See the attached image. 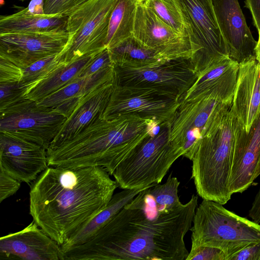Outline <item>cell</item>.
I'll return each mask as SVG.
<instances>
[{"label":"cell","mask_w":260,"mask_h":260,"mask_svg":"<svg viewBox=\"0 0 260 260\" xmlns=\"http://www.w3.org/2000/svg\"><path fill=\"white\" fill-rule=\"evenodd\" d=\"M113 87V80L97 87L87 94L67 118L50 145L74 137L98 118L102 117Z\"/></svg>","instance_id":"7402d4cb"},{"label":"cell","mask_w":260,"mask_h":260,"mask_svg":"<svg viewBox=\"0 0 260 260\" xmlns=\"http://www.w3.org/2000/svg\"><path fill=\"white\" fill-rule=\"evenodd\" d=\"M98 53L84 56L69 63H64L47 78L27 91L25 96L37 103L64 87L79 77L82 71Z\"/></svg>","instance_id":"484cf974"},{"label":"cell","mask_w":260,"mask_h":260,"mask_svg":"<svg viewBox=\"0 0 260 260\" xmlns=\"http://www.w3.org/2000/svg\"><path fill=\"white\" fill-rule=\"evenodd\" d=\"M18 83L0 84V118L21 112L37 105L25 95Z\"/></svg>","instance_id":"f1b7e54d"},{"label":"cell","mask_w":260,"mask_h":260,"mask_svg":"<svg viewBox=\"0 0 260 260\" xmlns=\"http://www.w3.org/2000/svg\"><path fill=\"white\" fill-rule=\"evenodd\" d=\"M226 260H260V243L247 246L228 257Z\"/></svg>","instance_id":"8d00e7d4"},{"label":"cell","mask_w":260,"mask_h":260,"mask_svg":"<svg viewBox=\"0 0 260 260\" xmlns=\"http://www.w3.org/2000/svg\"><path fill=\"white\" fill-rule=\"evenodd\" d=\"M182 153L169 140V122L146 138L116 167L112 176L122 189L145 188L159 183Z\"/></svg>","instance_id":"8992f818"},{"label":"cell","mask_w":260,"mask_h":260,"mask_svg":"<svg viewBox=\"0 0 260 260\" xmlns=\"http://www.w3.org/2000/svg\"><path fill=\"white\" fill-rule=\"evenodd\" d=\"M260 175V161L257 167L255 173V178H256Z\"/></svg>","instance_id":"b9f144b4"},{"label":"cell","mask_w":260,"mask_h":260,"mask_svg":"<svg viewBox=\"0 0 260 260\" xmlns=\"http://www.w3.org/2000/svg\"><path fill=\"white\" fill-rule=\"evenodd\" d=\"M222 105H229L212 96L197 101H180L169 121V140L183 156L192 160L209 118Z\"/></svg>","instance_id":"8fae6325"},{"label":"cell","mask_w":260,"mask_h":260,"mask_svg":"<svg viewBox=\"0 0 260 260\" xmlns=\"http://www.w3.org/2000/svg\"><path fill=\"white\" fill-rule=\"evenodd\" d=\"M89 0H44L46 15H62L69 16Z\"/></svg>","instance_id":"1f68e13d"},{"label":"cell","mask_w":260,"mask_h":260,"mask_svg":"<svg viewBox=\"0 0 260 260\" xmlns=\"http://www.w3.org/2000/svg\"><path fill=\"white\" fill-rule=\"evenodd\" d=\"M143 3L175 30L180 34H187L183 15L177 0H144Z\"/></svg>","instance_id":"4dcf8cb0"},{"label":"cell","mask_w":260,"mask_h":260,"mask_svg":"<svg viewBox=\"0 0 260 260\" xmlns=\"http://www.w3.org/2000/svg\"><path fill=\"white\" fill-rule=\"evenodd\" d=\"M160 124L134 116L98 118L74 137L47 149L49 167L100 166L112 175L136 147L155 134Z\"/></svg>","instance_id":"3957f363"},{"label":"cell","mask_w":260,"mask_h":260,"mask_svg":"<svg viewBox=\"0 0 260 260\" xmlns=\"http://www.w3.org/2000/svg\"><path fill=\"white\" fill-rule=\"evenodd\" d=\"M68 39L66 29L0 34V56L24 69L38 60L59 54Z\"/></svg>","instance_id":"4fadbf2b"},{"label":"cell","mask_w":260,"mask_h":260,"mask_svg":"<svg viewBox=\"0 0 260 260\" xmlns=\"http://www.w3.org/2000/svg\"><path fill=\"white\" fill-rule=\"evenodd\" d=\"M64 63H66L58 58V54L38 60L23 69V78L19 84L25 89L26 93Z\"/></svg>","instance_id":"f546056e"},{"label":"cell","mask_w":260,"mask_h":260,"mask_svg":"<svg viewBox=\"0 0 260 260\" xmlns=\"http://www.w3.org/2000/svg\"><path fill=\"white\" fill-rule=\"evenodd\" d=\"M245 7L249 10L253 25L260 36V0H245Z\"/></svg>","instance_id":"74e56055"},{"label":"cell","mask_w":260,"mask_h":260,"mask_svg":"<svg viewBox=\"0 0 260 260\" xmlns=\"http://www.w3.org/2000/svg\"><path fill=\"white\" fill-rule=\"evenodd\" d=\"M114 65L108 49L106 48L98 53L82 71L79 77L92 75L102 69Z\"/></svg>","instance_id":"836d02e7"},{"label":"cell","mask_w":260,"mask_h":260,"mask_svg":"<svg viewBox=\"0 0 260 260\" xmlns=\"http://www.w3.org/2000/svg\"><path fill=\"white\" fill-rule=\"evenodd\" d=\"M67 118L61 113L37 105L0 118V132L32 141L47 150Z\"/></svg>","instance_id":"2e32d148"},{"label":"cell","mask_w":260,"mask_h":260,"mask_svg":"<svg viewBox=\"0 0 260 260\" xmlns=\"http://www.w3.org/2000/svg\"><path fill=\"white\" fill-rule=\"evenodd\" d=\"M179 185L177 177L170 174L165 183L141 190L124 207L141 209L150 218L169 213L182 205L178 196Z\"/></svg>","instance_id":"603a6c76"},{"label":"cell","mask_w":260,"mask_h":260,"mask_svg":"<svg viewBox=\"0 0 260 260\" xmlns=\"http://www.w3.org/2000/svg\"><path fill=\"white\" fill-rule=\"evenodd\" d=\"M21 182L0 169V203L15 194Z\"/></svg>","instance_id":"d590c367"},{"label":"cell","mask_w":260,"mask_h":260,"mask_svg":"<svg viewBox=\"0 0 260 260\" xmlns=\"http://www.w3.org/2000/svg\"><path fill=\"white\" fill-rule=\"evenodd\" d=\"M143 2L137 7L133 36L167 60L190 58L192 52L188 35L180 34L168 25Z\"/></svg>","instance_id":"7c38bea8"},{"label":"cell","mask_w":260,"mask_h":260,"mask_svg":"<svg viewBox=\"0 0 260 260\" xmlns=\"http://www.w3.org/2000/svg\"><path fill=\"white\" fill-rule=\"evenodd\" d=\"M145 188L123 189V191L114 194L105 208L74 233L65 243L60 246L61 250L82 244L91 240L114 215Z\"/></svg>","instance_id":"d4e9b609"},{"label":"cell","mask_w":260,"mask_h":260,"mask_svg":"<svg viewBox=\"0 0 260 260\" xmlns=\"http://www.w3.org/2000/svg\"><path fill=\"white\" fill-rule=\"evenodd\" d=\"M23 76V69L0 56V84L19 83Z\"/></svg>","instance_id":"d6a6232c"},{"label":"cell","mask_w":260,"mask_h":260,"mask_svg":"<svg viewBox=\"0 0 260 260\" xmlns=\"http://www.w3.org/2000/svg\"><path fill=\"white\" fill-rule=\"evenodd\" d=\"M114 85L102 118L111 119L134 116L156 121L169 122L180 105V100L151 89Z\"/></svg>","instance_id":"30bf717a"},{"label":"cell","mask_w":260,"mask_h":260,"mask_svg":"<svg viewBox=\"0 0 260 260\" xmlns=\"http://www.w3.org/2000/svg\"><path fill=\"white\" fill-rule=\"evenodd\" d=\"M231 110L246 132L259 115L260 63L256 59L239 63Z\"/></svg>","instance_id":"d6986e66"},{"label":"cell","mask_w":260,"mask_h":260,"mask_svg":"<svg viewBox=\"0 0 260 260\" xmlns=\"http://www.w3.org/2000/svg\"><path fill=\"white\" fill-rule=\"evenodd\" d=\"M229 57L239 64L256 59L257 44L248 26L238 0H212Z\"/></svg>","instance_id":"9a60e30c"},{"label":"cell","mask_w":260,"mask_h":260,"mask_svg":"<svg viewBox=\"0 0 260 260\" xmlns=\"http://www.w3.org/2000/svg\"><path fill=\"white\" fill-rule=\"evenodd\" d=\"M68 17L62 15H34L25 8L13 14L1 16L0 34L64 30Z\"/></svg>","instance_id":"cb8c5ba5"},{"label":"cell","mask_w":260,"mask_h":260,"mask_svg":"<svg viewBox=\"0 0 260 260\" xmlns=\"http://www.w3.org/2000/svg\"><path fill=\"white\" fill-rule=\"evenodd\" d=\"M117 0H89L68 17V39L58 54L69 63L106 48L110 18Z\"/></svg>","instance_id":"ba28073f"},{"label":"cell","mask_w":260,"mask_h":260,"mask_svg":"<svg viewBox=\"0 0 260 260\" xmlns=\"http://www.w3.org/2000/svg\"><path fill=\"white\" fill-rule=\"evenodd\" d=\"M231 106L223 105L211 115L191 161V178L203 199L225 204L233 194L230 188L235 117Z\"/></svg>","instance_id":"277c9868"},{"label":"cell","mask_w":260,"mask_h":260,"mask_svg":"<svg viewBox=\"0 0 260 260\" xmlns=\"http://www.w3.org/2000/svg\"><path fill=\"white\" fill-rule=\"evenodd\" d=\"M118 187L102 167H48L30 184L29 214L61 246L106 207Z\"/></svg>","instance_id":"7a4b0ae2"},{"label":"cell","mask_w":260,"mask_h":260,"mask_svg":"<svg viewBox=\"0 0 260 260\" xmlns=\"http://www.w3.org/2000/svg\"><path fill=\"white\" fill-rule=\"evenodd\" d=\"M256 59L260 63V36H258V41L255 48Z\"/></svg>","instance_id":"60d3db41"},{"label":"cell","mask_w":260,"mask_h":260,"mask_svg":"<svg viewBox=\"0 0 260 260\" xmlns=\"http://www.w3.org/2000/svg\"><path fill=\"white\" fill-rule=\"evenodd\" d=\"M46 149L21 137L0 132V169L27 184L48 167Z\"/></svg>","instance_id":"5bb4252c"},{"label":"cell","mask_w":260,"mask_h":260,"mask_svg":"<svg viewBox=\"0 0 260 260\" xmlns=\"http://www.w3.org/2000/svg\"><path fill=\"white\" fill-rule=\"evenodd\" d=\"M198 196L155 218L123 207L89 241L62 250V260H186L184 237Z\"/></svg>","instance_id":"6da1fadb"},{"label":"cell","mask_w":260,"mask_h":260,"mask_svg":"<svg viewBox=\"0 0 260 260\" xmlns=\"http://www.w3.org/2000/svg\"><path fill=\"white\" fill-rule=\"evenodd\" d=\"M114 64L87 77H78L64 87L37 103V106L55 110L69 117L90 92L113 80Z\"/></svg>","instance_id":"44dd1931"},{"label":"cell","mask_w":260,"mask_h":260,"mask_svg":"<svg viewBox=\"0 0 260 260\" xmlns=\"http://www.w3.org/2000/svg\"><path fill=\"white\" fill-rule=\"evenodd\" d=\"M226 256L220 249L209 246L191 248L186 260H225Z\"/></svg>","instance_id":"e575fe53"},{"label":"cell","mask_w":260,"mask_h":260,"mask_svg":"<svg viewBox=\"0 0 260 260\" xmlns=\"http://www.w3.org/2000/svg\"><path fill=\"white\" fill-rule=\"evenodd\" d=\"M20 1H24V0H20Z\"/></svg>","instance_id":"7bdbcfd3"},{"label":"cell","mask_w":260,"mask_h":260,"mask_svg":"<svg viewBox=\"0 0 260 260\" xmlns=\"http://www.w3.org/2000/svg\"><path fill=\"white\" fill-rule=\"evenodd\" d=\"M0 259L62 260L60 245L33 220L22 230L0 238Z\"/></svg>","instance_id":"ac0fdd59"},{"label":"cell","mask_w":260,"mask_h":260,"mask_svg":"<svg viewBox=\"0 0 260 260\" xmlns=\"http://www.w3.org/2000/svg\"><path fill=\"white\" fill-rule=\"evenodd\" d=\"M191 48V60L199 76L230 58L212 0H177Z\"/></svg>","instance_id":"52a82bcc"},{"label":"cell","mask_w":260,"mask_h":260,"mask_svg":"<svg viewBox=\"0 0 260 260\" xmlns=\"http://www.w3.org/2000/svg\"><path fill=\"white\" fill-rule=\"evenodd\" d=\"M239 66L230 58L220 61L199 76L180 101H197L212 96L232 106Z\"/></svg>","instance_id":"ffe728a7"},{"label":"cell","mask_w":260,"mask_h":260,"mask_svg":"<svg viewBox=\"0 0 260 260\" xmlns=\"http://www.w3.org/2000/svg\"><path fill=\"white\" fill-rule=\"evenodd\" d=\"M108 49L112 62L116 66L139 68L167 61L159 53L146 47L133 36Z\"/></svg>","instance_id":"4316f807"},{"label":"cell","mask_w":260,"mask_h":260,"mask_svg":"<svg viewBox=\"0 0 260 260\" xmlns=\"http://www.w3.org/2000/svg\"><path fill=\"white\" fill-rule=\"evenodd\" d=\"M144 0H117L108 29L106 48H112L133 36L137 7Z\"/></svg>","instance_id":"83f0119b"},{"label":"cell","mask_w":260,"mask_h":260,"mask_svg":"<svg viewBox=\"0 0 260 260\" xmlns=\"http://www.w3.org/2000/svg\"><path fill=\"white\" fill-rule=\"evenodd\" d=\"M199 77L191 58L131 68L114 65L113 84L151 89L179 100Z\"/></svg>","instance_id":"9c48e42d"},{"label":"cell","mask_w":260,"mask_h":260,"mask_svg":"<svg viewBox=\"0 0 260 260\" xmlns=\"http://www.w3.org/2000/svg\"><path fill=\"white\" fill-rule=\"evenodd\" d=\"M191 248L209 246L227 258L250 245L260 243V224L230 211L223 205L203 199L192 220Z\"/></svg>","instance_id":"5b68a950"},{"label":"cell","mask_w":260,"mask_h":260,"mask_svg":"<svg viewBox=\"0 0 260 260\" xmlns=\"http://www.w3.org/2000/svg\"><path fill=\"white\" fill-rule=\"evenodd\" d=\"M248 216L256 223H260V187L254 198Z\"/></svg>","instance_id":"f35d334b"},{"label":"cell","mask_w":260,"mask_h":260,"mask_svg":"<svg viewBox=\"0 0 260 260\" xmlns=\"http://www.w3.org/2000/svg\"><path fill=\"white\" fill-rule=\"evenodd\" d=\"M44 0H31L27 7L28 11L34 15H45L44 9Z\"/></svg>","instance_id":"ab89813d"},{"label":"cell","mask_w":260,"mask_h":260,"mask_svg":"<svg viewBox=\"0 0 260 260\" xmlns=\"http://www.w3.org/2000/svg\"><path fill=\"white\" fill-rule=\"evenodd\" d=\"M260 161V114L246 132L235 117V140L230 188L242 193L253 183Z\"/></svg>","instance_id":"e0dca14e"}]
</instances>
